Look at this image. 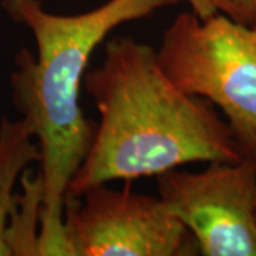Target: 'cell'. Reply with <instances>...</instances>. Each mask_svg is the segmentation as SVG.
<instances>
[{"label": "cell", "instance_id": "1", "mask_svg": "<svg viewBox=\"0 0 256 256\" xmlns=\"http://www.w3.org/2000/svg\"><path fill=\"white\" fill-rule=\"evenodd\" d=\"M180 2L107 0L82 13L57 14L40 0H2L4 13L28 28L36 43V56L18 52L10 84L13 104L40 148L43 210L37 256L74 255L66 198L96 131L80 107L92 53L112 30Z\"/></svg>", "mask_w": 256, "mask_h": 256}, {"label": "cell", "instance_id": "2", "mask_svg": "<svg viewBox=\"0 0 256 256\" xmlns=\"http://www.w3.org/2000/svg\"><path fill=\"white\" fill-rule=\"evenodd\" d=\"M82 87L100 121L67 195L194 162L240 160L226 121L210 101L184 92L146 43L110 38L102 62L86 73Z\"/></svg>", "mask_w": 256, "mask_h": 256}, {"label": "cell", "instance_id": "3", "mask_svg": "<svg viewBox=\"0 0 256 256\" xmlns=\"http://www.w3.org/2000/svg\"><path fill=\"white\" fill-rule=\"evenodd\" d=\"M156 53L184 92L222 111L240 160L256 168V47L248 26L184 12L164 30Z\"/></svg>", "mask_w": 256, "mask_h": 256}, {"label": "cell", "instance_id": "4", "mask_svg": "<svg viewBox=\"0 0 256 256\" xmlns=\"http://www.w3.org/2000/svg\"><path fill=\"white\" fill-rule=\"evenodd\" d=\"M158 196L190 230L204 256H256V168L210 162L200 172L156 176Z\"/></svg>", "mask_w": 256, "mask_h": 256}, {"label": "cell", "instance_id": "5", "mask_svg": "<svg viewBox=\"0 0 256 256\" xmlns=\"http://www.w3.org/2000/svg\"><path fill=\"white\" fill-rule=\"evenodd\" d=\"M76 256H191L198 246L160 196L100 184L67 195Z\"/></svg>", "mask_w": 256, "mask_h": 256}, {"label": "cell", "instance_id": "6", "mask_svg": "<svg viewBox=\"0 0 256 256\" xmlns=\"http://www.w3.org/2000/svg\"><path fill=\"white\" fill-rule=\"evenodd\" d=\"M38 161L40 148L28 124L4 117L0 122V256H10L6 229L16 202V182L28 165Z\"/></svg>", "mask_w": 256, "mask_h": 256}, {"label": "cell", "instance_id": "7", "mask_svg": "<svg viewBox=\"0 0 256 256\" xmlns=\"http://www.w3.org/2000/svg\"><path fill=\"white\" fill-rule=\"evenodd\" d=\"M20 182L23 191L16 195L14 208L6 229L10 256H37V238L43 210V181L37 172L26 170Z\"/></svg>", "mask_w": 256, "mask_h": 256}, {"label": "cell", "instance_id": "8", "mask_svg": "<svg viewBox=\"0 0 256 256\" xmlns=\"http://www.w3.org/2000/svg\"><path fill=\"white\" fill-rule=\"evenodd\" d=\"M194 14L208 18L224 14L230 20L248 28L254 26L256 14V0H185Z\"/></svg>", "mask_w": 256, "mask_h": 256}, {"label": "cell", "instance_id": "9", "mask_svg": "<svg viewBox=\"0 0 256 256\" xmlns=\"http://www.w3.org/2000/svg\"><path fill=\"white\" fill-rule=\"evenodd\" d=\"M248 33H249V37L256 47V28H248Z\"/></svg>", "mask_w": 256, "mask_h": 256}, {"label": "cell", "instance_id": "10", "mask_svg": "<svg viewBox=\"0 0 256 256\" xmlns=\"http://www.w3.org/2000/svg\"><path fill=\"white\" fill-rule=\"evenodd\" d=\"M252 28H256V14H255V22H254V26Z\"/></svg>", "mask_w": 256, "mask_h": 256}]
</instances>
